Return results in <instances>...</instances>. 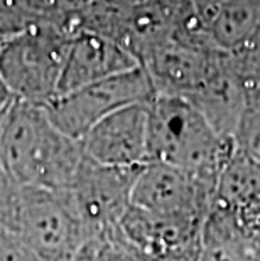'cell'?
<instances>
[{"label":"cell","mask_w":260,"mask_h":261,"mask_svg":"<svg viewBox=\"0 0 260 261\" xmlns=\"http://www.w3.org/2000/svg\"><path fill=\"white\" fill-rule=\"evenodd\" d=\"M203 223L162 218L130 204L120 223V236L146 261L198 253Z\"/></svg>","instance_id":"obj_9"},{"label":"cell","mask_w":260,"mask_h":261,"mask_svg":"<svg viewBox=\"0 0 260 261\" xmlns=\"http://www.w3.org/2000/svg\"><path fill=\"white\" fill-rule=\"evenodd\" d=\"M0 261H42L15 234L0 231Z\"/></svg>","instance_id":"obj_11"},{"label":"cell","mask_w":260,"mask_h":261,"mask_svg":"<svg viewBox=\"0 0 260 261\" xmlns=\"http://www.w3.org/2000/svg\"><path fill=\"white\" fill-rule=\"evenodd\" d=\"M252 244L233 209L215 202L201 227L198 261H253Z\"/></svg>","instance_id":"obj_10"},{"label":"cell","mask_w":260,"mask_h":261,"mask_svg":"<svg viewBox=\"0 0 260 261\" xmlns=\"http://www.w3.org/2000/svg\"><path fill=\"white\" fill-rule=\"evenodd\" d=\"M0 231L15 234L42 261H73L91 240L71 191L0 184Z\"/></svg>","instance_id":"obj_2"},{"label":"cell","mask_w":260,"mask_h":261,"mask_svg":"<svg viewBox=\"0 0 260 261\" xmlns=\"http://www.w3.org/2000/svg\"><path fill=\"white\" fill-rule=\"evenodd\" d=\"M83 155L110 167L140 169L149 155V108L130 105L105 116L81 138Z\"/></svg>","instance_id":"obj_8"},{"label":"cell","mask_w":260,"mask_h":261,"mask_svg":"<svg viewBox=\"0 0 260 261\" xmlns=\"http://www.w3.org/2000/svg\"><path fill=\"white\" fill-rule=\"evenodd\" d=\"M140 169L110 167L83 157L69 191L91 240L108 238L120 229L132 204V189Z\"/></svg>","instance_id":"obj_6"},{"label":"cell","mask_w":260,"mask_h":261,"mask_svg":"<svg viewBox=\"0 0 260 261\" xmlns=\"http://www.w3.org/2000/svg\"><path fill=\"white\" fill-rule=\"evenodd\" d=\"M233 153L230 140L184 105L160 101L149 108L151 162L191 172L218 186Z\"/></svg>","instance_id":"obj_3"},{"label":"cell","mask_w":260,"mask_h":261,"mask_svg":"<svg viewBox=\"0 0 260 261\" xmlns=\"http://www.w3.org/2000/svg\"><path fill=\"white\" fill-rule=\"evenodd\" d=\"M146 94L144 77L137 71H125L56 96L46 105V110L61 132L75 140H81L105 116L137 105Z\"/></svg>","instance_id":"obj_5"},{"label":"cell","mask_w":260,"mask_h":261,"mask_svg":"<svg viewBox=\"0 0 260 261\" xmlns=\"http://www.w3.org/2000/svg\"><path fill=\"white\" fill-rule=\"evenodd\" d=\"M73 261H107V254H105V240L103 238L90 240L80 249Z\"/></svg>","instance_id":"obj_12"},{"label":"cell","mask_w":260,"mask_h":261,"mask_svg":"<svg viewBox=\"0 0 260 261\" xmlns=\"http://www.w3.org/2000/svg\"><path fill=\"white\" fill-rule=\"evenodd\" d=\"M64 61L56 44L20 37L0 47V83L12 99L46 107L58 94Z\"/></svg>","instance_id":"obj_7"},{"label":"cell","mask_w":260,"mask_h":261,"mask_svg":"<svg viewBox=\"0 0 260 261\" xmlns=\"http://www.w3.org/2000/svg\"><path fill=\"white\" fill-rule=\"evenodd\" d=\"M217 191V184L191 172L149 162L135 179L132 205L162 218L204 223L215 204Z\"/></svg>","instance_id":"obj_4"},{"label":"cell","mask_w":260,"mask_h":261,"mask_svg":"<svg viewBox=\"0 0 260 261\" xmlns=\"http://www.w3.org/2000/svg\"><path fill=\"white\" fill-rule=\"evenodd\" d=\"M83 157L81 142L61 132L46 107L10 99L0 112V170L17 184L69 191Z\"/></svg>","instance_id":"obj_1"}]
</instances>
